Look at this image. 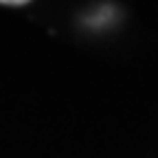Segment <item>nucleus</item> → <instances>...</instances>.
<instances>
[{
  "instance_id": "1",
  "label": "nucleus",
  "mask_w": 158,
  "mask_h": 158,
  "mask_svg": "<svg viewBox=\"0 0 158 158\" xmlns=\"http://www.w3.org/2000/svg\"><path fill=\"white\" fill-rule=\"evenodd\" d=\"M0 5H9V7H22V5H27V0H0Z\"/></svg>"
}]
</instances>
